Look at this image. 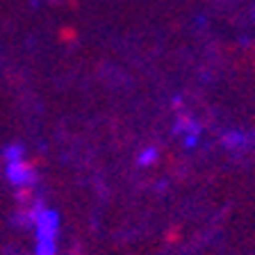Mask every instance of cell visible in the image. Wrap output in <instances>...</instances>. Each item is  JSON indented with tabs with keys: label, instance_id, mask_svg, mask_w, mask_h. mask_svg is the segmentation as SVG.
<instances>
[{
	"label": "cell",
	"instance_id": "obj_5",
	"mask_svg": "<svg viewBox=\"0 0 255 255\" xmlns=\"http://www.w3.org/2000/svg\"><path fill=\"white\" fill-rule=\"evenodd\" d=\"M153 159H155V150L150 148V150H146V153L139 157V162H141V164H146V162H153Z\"/></svg>",
	"mask_w": 255,
	"mask_h": 255
},
{
	"label": "cell",
	"instance_id": "obj_2",
	"mask_svg": "<svg viewBox=\"0 0 255 255\" xmlns=\"http://www.w3.org/2000/svg\"><path fill=\"white\" fill-rule=\"evenodd\" d=\"M5 173H7V180H9L11 185L27 187L37 180V171L32 169L27 162H23V159H18V162H7Z\"/></svg>",
	"mask_w": 255,
	"mask_h": 255
},
{
	"label": "cell",
	"instance_id": "obj_4",
	"mask_svg": "<svg viewBox=\"0 0 255 255\" xmlns=\"http://www.w3.org/2000/svg\"><path fill=\"white\" fill-rule=\"evenodd\" d=\"M57 244L55 242H37V255H55Z\"/></svg>",
	"mask_w": 255,
	"mask_h": 255
},
{
	"label": "cell",
	"instance_id": "obj_3",
	"mask_svg": "<svg viewBox=\"0 0 255 255\" xmlns=\"http://www.w3.org/2000/svg\"><path fill=\"white\" fill-rule=\"evenodd\" d=\"M2 157H5L7 162H18V159H23V146L21 143H11V146H7V148L2 150Z\"/></svg>",
	"mask_w": 255,
	"mask_h": 255
},
{
	"label": "cell",
	"instance_id": "obj_1",
	"mask_svg": "<svg viewBox=\"0 0 255 255\" xmlns=\"http://www.w3.org/2000/svg\"><path fill=\"white\" fill-rule=\"evenodd\" d=\"M34 226H37V242H55L57 237V228H59V217L53 210H43L37 219H34Z\"/></svg>",
	"mask_w": 255,
	"mask_h": 255
}]
</instances>
